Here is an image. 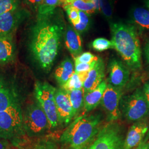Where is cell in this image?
<instances>
[{"label":"cell","instance_id":"cell-1","mask_svg":"<svg viewBox=\"0 0 149 149\" xmlns=\"http://www.w3.org/2000/svg\"><path fill=\"white\" fill-rule=\"evenodd\" d=\"M66 30L63 15L56 10L53 14L38 17L32 28L30 49L40 68L50 71L58 53Z\"/></svg>","mask_w":149,"mask_h":149},{"label":"cell","instance_id":"cell-2","mask_svg":"<svg viewBox=\"0 0 149 149\" xmlns=\"http://www.w3.org/2000/svg\"><path fill=\"white\" fill-rule=\"evenodd\" d=\"M110 27L113 49L121 56L129 69H140L141 67V51L136 28L122 22L112 23Z\"/></svg>","mask_w":149,"mask_h":149},{"label":"cell","instance_id":"cell-3","mask_svg":"<svg viewBox=\"0 0 149 149\" xmlns=\"http://www.w3.org/2000/svg\"><path fill=\"white\" fill-rule=\"evenodd\" d=\"M101 114L85 115L74 119L61 136V141L70 149H87L101 130Z\"/></svg>","mask_w":149,"mask_h":149},{"label":"cell","instance_id":"cell-4","mask_svg":"<svg viewBox=\"0 0 149 149\" xmlns=\"http://www.w3.org/2000/svg\"><path fill=\"white\" fill-rule=\"evenodd\" d=\"M120 107L123 117L130 122L143 120L149 114V104L143 90L140 88L129 95L122 97Z\"/></svg>","mask_w":149,"mask_h":149},{"label":"cell","instance_id":"cell-5","mask_svg":"<svg viewBox=\"0 0 149 149\" xmlns=\"http://www.w3.org/2000/svg\"><path fill=\"white\" fill-rule=\"evenodd\" d=\"M56 88L47 82L37 81L34 86L36 101L47 115L50 128H56L59 124L55 100Z\"/></svg>","mask_w":149,"mask_h":149},{"label":"cell","instance_id":"cell-6","mask_svg":"<svg viewBox=\"0 0 149 149\" xmlns=\"http://www.w3.org/2000/svg\"><path fill=\"white\" fill-rule=\"evenodd\" d=\"M23 129V113L19 104L0 112V138H12Z\"/></svg>","mask_w":149,"mask_h":149},{"label":"cell","instance_id":"cell-7","mask_svg":"<svg viewBox=\"0 0 149 149\" xmlns=\"http://www.w3.org/2000/svg\"><path fill=\"white\" fill-rule=\"evenodd\" d=\"M23 118V128L29 135H39L50 127L47 115L37 101L27 107Z\"/></svg>","mask_w":149,"mask_h":149},{"label":"cell","instance_id":"cell-8","mask_svg":"<svg viewBox=\"0 0 149 149\" xmlns=\"http://www.w3.org/2000/svg\"><path fill=\"white\" fill-rule=\"evenodd\" d=\"M123 140L121 129L117 123L112 122L101 129L91 149H123Z\"/></svg>","mask_w":149,"mask_h":149},{"label":"cell","instance_id":"cell-9","mask_svg":"<svg viewBox=\"0 0 149 149\" xmlns=\"http://www.w3.org/2000/svg\"><path fill=\"white\" fill-rule=\"evenodd\" d=\"M122 94V88L107 84L101 103L110 122L117 120L121 115L120 104Z\"/></svg>","mask_w":149,"mask_h":149},{"label":"cell","instance_id":"cell-10","mask_svg":"<svg viewBox=\"0 0 149 149\" xmlns=\"http://www.w3.org/2000/svg\"><path fill=\"white\" fill-rule=\"evenodd\" d=\"M108 73L109 84L120 88L127 85L130 76L129 69L121 61L112 59L108 65Z\"/></svg>","mask_w":149,"mask_h":149},{"label":"cell","instance_id":"cell-11","mask_svg":"<svg viewBox=\"0 0 149 149\" xmlns=\"http://www.w3.org/2000/svg\"><path fill=\"white\" fill-rule=\"evenodd\" d=\"M27 15L26 10L18 8L0 15V36H12Z\"/></svg>","mask_w":149,"mask_h":149},{"label":"cell","instance_id":"cell-12","mask_svg":"<svg viewBox=\"0 0 149 149\" xmlns=\"http://www.w3.org/2000/svg\"><path fill=\"white\" fill-rule=\"evenodd\" d=\"M55 100L59 124H68L74 118V113L66 92L61 87L56 89Z\"/></svg>","mask_w":149,"mask_h":149},{"label":"cell","instance_id":"cell-13","mask_svg":"<svg viewBox=\"0 0 149 149\" xmlns=\"http://www.w3.org/2000/svg\"><path fill=\"white\" fill-rule=\"evenodd\" d=\"M149 126L146 120H141L135 123L128 130L124 140L123 149H132L138 146L149 130Z\"/></svg>","mask_w":149,"mask_h":149},{"label":"cell","instance_id":"cell-14","mask_svg":"<svg viewBox=\"0 0 149 149\" xmlns=\"http://www.w3.org/2000/svg\"><path fill=\"white\" fill-rule=\"evenodd\" d=\"M105 76V65L103 59L99 58L95 66L88 72L83 84L84 93L93 90L101 84Z\"/></svg>","mask_w":149,"mask_h":149},{"label":"cell","instance_id":"cell-15","mask_svg":"<svg viewBox=\"0 0 149 149\" xmlns=\"http://www.w3.org/2000/svg\"><path fill=\"white\" fill-rule=\"evenodd\" d=\"M64 35L66 47L72 57L76 58L82 52V40L80 33L73 26L68 25Z\"/></svg>","mask_w":149,"mask_h":149},{"label":"cell","instance_id":"cell-16","mask_svg":"<svg viewBox=\"0 0 149 149\" xmlns=\"http://www.w3.org/2000/svg\"><path fill=\"white\" fill-rule=\"evenodd\" d=\"M107 85L106 82L103 81L95 89L84 94V108L85 113L91 112L101 103Z\"/></svg>","mask_w":149,"mask_h":149},{"label":"cell","instance_id":"cell-17","mask_svg":"<svg viewBox=\"0 0 149 149\" xmlns=\"http://www.w3.org/2000/svg\"><path fill=\"white\" fill-rule=\"evenodd\" d=\"M12 36H0V65L12 62L15 57Z\"/></svg>","mask_w":149,"mask_h":149},{"label":"cell","instance_id":"cell-18","mask_svg":"<svg viewBox=\"0 0 149 149\" xmlns=\"http://www.w3.org/2000/svg\"><path fill=\"white\" fill-rule=\"evenodd\" d=\"M74 72L73 62L69 58H66L59 64L55 70L54 77L60 87H61L69 80Z\"/></svg>","mask_w":149,"mask_h":149},{"label":"cell","instance_id":"cell-19","mask_svg":"<svg viewBox=\"0 0 149 149\" xmlns=\"http://www.w3.org/2000/svg\"><path fill=\"white\" fill-rule=\"evenodd\" d=\"M17 104L18 103L14 94L0 76V112L5 111Z\"/></svg>","mask_w":149,"mask_h":149},{"label":"cell","instance_id":"cell-20","mask_svg":"<svg viewBox=\"0 0 149 149\" xmlns=\"http://www.w3.org/2000/svg\"><path fill=\"white\" fill-rule=\"evenodd\" d=\"M65 91L69 96L70 101L72 107L74 118H76L84 108V90L83 89H81Z\"/></svg>","mask_w":149,"mask_h":149},{"label":"cell","instance_id":"cell-21","mask_svg":"<svg viewBox=\"0 0 149 149\" xmlns=\"http://www.w3.org/2000/svg\"><path fill=\"white\" fill-rule=\"evenodd\" d=\"M133 21L140 28L149 31V11L137 7L132 12Z\"/></svg>","mask_w":149,"mask_h":149},{"label":"cell","instance_id":"cell-22","mask_svg":"<svg viewBox=\"0 0 149 149\" xmlns=\"http://www.w3.org/2000/svg\"><path fill=\"white\" fill-rule=\"evenodd\" d=\"M72 6L79 10L82 11L87 14L91 15L96 13V9L91 0H66L62 5Z\"/></svg>","mask_w":149,"mask_h":149},{"label":"cell","instance_id":"cell-23","mask_svg":"<svg viewBox=\"0 0 149 149\" xmlns=\"http://www.w3.org/2000/svg\"><path fill=\"white\" fill-rule=\"evenodd\" d=\"M62 5V0H43L38 10V17L49 16L56 10V8Z\"/></svg>","mask_w":149,"mask_h":149},{"label":"cell","instance_id":"cell-24","mask_svg":"<svg viewBox=\"0 0 149 149\" xmlns=\"http://www.w3.org/2000/svg\"><path fill=\"white\" fill-rule=\"evenodd\" d=\"M83 81L80 74L74 72L66 84L61 88L65 91L83 89Z\"/></svg>","mask_w":149,"mask_h":149},{"label":"cell","instance_id":"cell-25","mask_svg":"<svg viewBox=\"0 0 149 149\" xmlns=\"http://www.w3.org/2000/svg\"><path fill=\"white\" fill-rule=\"evenodd\" d=\"M79 16L80 20L79 23L73 27L79 33H83L87 31L90 27L91 23L90 15L84 12L79 11Z\"/></svg>","mask_w":149,"mask_h":149},{"label":"cell","instance_id":"cell-26","mask_svg":"<svg viewBox=\"0 0 149 149\" xmlns=\"http://www.w3.org/2000/svg\"><path fill=\"white\" fill-rule=\"evenodd\" d=\"M91 47L97 52H103L109 49H113L112 41L104 38H96L91 43Z\"/></svg>","mask_w":149,"mask_h":149},{"label":"cell","instance_id":"cell-27","mask_svg":"<svg viewBox=\"0 0 149 149\" xmlns=\"http://www.w3.org/2000/svg\"><path fill=\"white\" fill-rule=\"evenodd\" d=\"M19 0H0V15L18 8Z\"/></svg>","mask_w":149,"mask_h":149},{"label":"cell","instance_id":"cell-28","mask_svg":"<svg viewBox=\"0 0 149 149\" xmlns=\"http://www.w3.org/2000/svg\"><path fill=\"white\" fill-rule=\"evenodd\" d=\"M66 12L72 26L77 24L80 20L79 10L72 6H65L63 7Z\"/></svg>","mask_w":149,"mask_h":149},{"label":"cell","instance_id":"cell-29","mask_svg":"<svg viewBox=\"0 0 149 149\" xmlns=\"http://www.w3.org/2000/svg\"><path fill=\"white\" fill-rule=\"evenodd\" d=\"M98 57L90 52H85L81 54L80 55L74 58V65L80 63H91L93 61H97Z\"/></svg>","mask_w":149,"mask_h":149},{"label":"cell","instance_id":"cell-30","mask_svg":"<svg viewBox=\"0 0 149 149\" xmlns=\"http://www.w3.org/2000/svg\"><path fill=\"white\" fill-rule=\"evenodd\" d=\"M101 11L108 19L112 18L113 14L112 0H100Z\"/></svg>","mask_w":149,"mask_h":149},{"label":"cell","instance_id":"cell-31","mask_svg":"<svg viewBox=\"0 0 149 149\" xmlns=\"http://www.w3.org/2000/svg\"><path fill=\"white\" fill-rule=\"evenodd\" d=\"M97 61L91 63H80L74 65V72L79 74H87Z\"/></svg>","mask_w":149,"mask_h":149},{"label":"cell","instance_id":"cell-32","mask_svg":"<svg viewBox=\"0 0 149 149\" xmlns=\"http://www.w3.org/2000/svg\"><path fill=\"white\" fill-rule=\"evenodd\" d=\"M43 0H24L25 4L33 11H38Z\"/></svg>","mask_w":149,"mask_h":149},{"label":"cell","instance_id":"cell-33","mask_svg":"<svg viewBox=\"0 0 149 149\" xmlns=\"http://www.w3.org/2000/svg\"><path fill=\"white\" fill-rule=\"evenodd\" d=\"M143 92L149 106V81L144 85Z\"/></svg>","mask_w":149,"mask_h":149},{"label":"cell","instance_id":"cell-34","mask_svg":"<svg viewBox=\"0 0 149 149\" xmlns=\"http://www.w3.org/2000/svg\"><path fill=\"white\" fill-rule=\"evenodd\" d=\"M144 54L146 63L149 64V40L146 43L144 47Z\"/></svg>","mask_w":149,"mask_h":149},{"label":"cell","instance_id":"cell-35","mask_svg":"<svg viewBox=\"0 0 149 149\" xmlns=\"http://www.w3.org/2000/svg\"><path fill=\"white\" fill-rule=\"evenodd\" d=\"M93 5L95 7L96 12H100L101 11V6H100V0H91Z\"/></svg>","mask_w":149,"mask_h":149},{"label":"cell","instance_id":"cell-36","mask_svg":"<svg viewBox=\"0 0 149 149\" xmlns=\"http://www.w3.org/2000/svg\"><path fill=\"white\" fill-rule=\"evenodd\" d=\"M8 148V143L6 139H0V149H7Z\"/></svg>","mask_w":149,"mask_h":149},{"label":"cell","instance_id":"cell-37","mask_svg":"<svg viewBox=\"0 0 149 149\" xmlns=\"http://www.w3.org/2000/svg\"><path fill=\"white\" fill-rule=\"evenodd\" d=\"M149 148V143L143 141L141 144H140L136 149H148Z\"/></svg>","mask_w":149,"mask_h":149},{"label":"cell","instance_id":"cell-38","mask_svg":"<svg viewBox=\"0 0 149 149\" xmlns=\"http://www.w3.org/2000/svg\"><path fill=\"white\" fill-rule=\"evenodd\" d=\"M149 130H148V133L146 134V137L145 138L144 140V141L145 142H147V140L149 139Z\"/></svg>","mask_w":149,"mask_h":149},{"label":"cell","instance_id":"cell-39","mask_svg":"<svg viewBox=\"0 0 149 149\" xmlns=\"http://www.w3.org/2000/svg\"><path fill=\"white\" fill-rule=\"evenodd\" d=\"M147 6H148V7L149 8V0H148V1L147 2Z\"/></svg>","mask_w":149,"mask_h":149},{"label":"cell","instance_id":"cell-40","mask_svg":"<svg viewBox=\"0 0 149 149\" xmlns=\"http://www.w3.org/2000/svg\"><path fill=\"white\" fill-rule=\"evenodd\" d=\"M148 143H149V148H148V149H149V141H148Z\"/></svg>","mask_w":149,"mask_h":149},{"label":"cell","instance_id":"cell-41","mask_svg":"<svg viewBox=\"0 0 149 149\" xmlns=\"http://www.w3.org/2000/svg\"></svg>","mask_w":149,"mask_h":149}]
</instances>
